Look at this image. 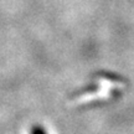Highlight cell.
Returning <instances> with one entry per match:
<instances>
[{
  "mask_svg": "<svg viewBox=\"0 0 134 134\" xmlns=\"http://www.w3.org/2000/svg\"><path fill=\"white\" fill-rule=\"evenodd\" d=\"M32 134H45L43 133V130L41 129V128H34V130H32Z\"/></svg>",
  "mask_w": 134,
  "mask_h": 134,
  "instance_id": "6da1fadb",
  "label": "cell"
}]
</instances>
